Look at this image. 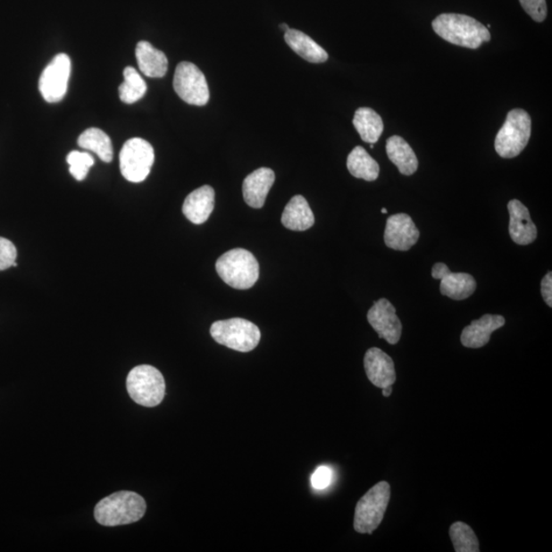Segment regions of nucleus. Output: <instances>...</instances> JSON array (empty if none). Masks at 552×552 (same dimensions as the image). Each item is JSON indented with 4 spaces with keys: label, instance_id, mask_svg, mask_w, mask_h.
Instances as JSON below:
<instances>
[{
    "label": "nucleus",
    "instance_id": "1",
    "mask_svg": "<svg viewBox=\"0 0 552 552\" xmlns=\"http://www.w3.org/2000/svg\"><path fill=\"white\" fill-rule=\"evenodd\" d=\"M431 26L439 37L458 46L477 49L491 39L489 30L483 24L459 13H442Z\"/></svg>",
    "mask_w": 552,
    "mask_h": 552
},
{
    "label": "nucleus",
    "instance_id": "2",
    "mask_svg": "<svg viewBox=\"0 0 552 552\" xmlns=\"http://www.w3.org/2000/svg\"><path fill=\"white\" fill-rule=\"evenodd\" d=\"M146 500L139 494L120 491L102 499L95 508V518L105 527L130 525L144 518Z\"/></svg>",
    "mask_w": 552,
    "mask_h": 552
},
{
    "label": "nucleus",
    "instance_id": "3",
    "mask_svg": "<svg viewBox=\"0 0 552 552\" xmlns=\"http://www.w3.org/2000/svg\"><path fill=\"white\" fill-rule=\"evenodd\" d=\"M216 271L226 285L247 289L259 279V263L254 255L244 249L226 252L216 262Z\"/></svg>",
    "mask_w": 552,
    "mask_h": 552
},
{
    "label": "nucleus",
    "instance_id": "4",
    "mask_svg": "<svg viewBox=\"0 0 552 552\" xmlns=\"http://www.w3.org/2000/svg\"><path fill=\"white\" fill-rule=\"evenodd\" d=\"M391 498V486L380 482L368 490L357 502L354 515V529L360 534H372L383 522L389 502Z\"/></svg>",
    "mask_w": 552,
    "mask_h": 552
},
{
    "label": "nucleus",
    "instance_id": "5",
    "mask_svg": "<svg viewBox=\"0 0 552 552\" xmlns=\"http://www.w3.org/2000/svg\"><path fill=\"white\" fill-rule=\"evenodd\" d=\"M532 131V121L526 111L514 109L495 138V150L501 158L513 159L525 150Z\"/></svg>",
    "mask_w": 552,
    "mask_h": 552
},
{
    "label": "nucleus",
    "instance_id": "6",
    "mask_svg": "<svg viewBox=\"0 0 552 552\" xmlns=\"http://www.w3.org/2000/svg\"><path fill=\"white\" fill-rule=\"evenodd\" d=\"M126 388L131 399L146 407L158 406L165 397L164 377L151 365L132 368L126 380Z\"/></svg>",
    "mask_w": 552,
    "mask_h": 552
},
{
    "label": "nucleus",
    "instance_id": "7",
    "mask_svg": "<svg viewBox=\"0 0 552 552\" xmlns=\"http://www.w3.org/2000/svg\"><path fill=\"white\" fill-rule=\"evenodd\" d=\"M210 334L218 344L244 353L256 348L261 339L257 325L243 318L216 322L211 325Z\"/></svg>",
    "mask_w": 552,
    "mask_h": 552
},
{
    "label": "nucleus",
    "instance_id": "8",
    "mask_svg": "<svg viewBox=\"0 0 552 552\" xmlns=\"http://www.w3.org/2000/svg\"><path fill=\"white\" fill-rule=\"evenodd\" d=\"M155 152L152 145L143 138H131L120 153V169L124 179L134 183L143 182L151 172Z\"/></svg>",
    "mask_w": 552,
    "mask_h": 552
},
{
    "label": "nucleus",
    "instance_id": "9",
    "mask_svg": "<svg viewBox=\"0 0 552 552\" xmlns=\"http://www.w3.org/2000/svg\"><path fill=\"white\" fill-rule=\"evenodd\" d=\"M173 88L183 102L193 105H207L210 91L206 77L193 63L182 62L177 66Z\"/></svg>",
    "mask_w": 552,
    "mask_h": 552
},
{
    "label": "nucleus",
    "instance_id": "10",
    "mask_svg": "<svg viewBox=\"0 0 552 552\" xmlns=\"http://www.w3.org/2000/svg\"><path fill=\"white\" fill-rule=\"evenodd\" d=\"M71 76V60L66 54L55 55L40 76L39 90L47 103H59L65 97Z\"/></svg>",
    "mask_w": 552,
    "mask_h": 552
},
{
    "label": "nucleus",
    "instance_id": "11",
    "mask_svg": "<svg viewBox=\"0 0 552 552\" xmlns=\"http://www.w3.org/2000/svg\"><path fill=\"white\" fill-rule=\"evenodd\" d=\"M367 321L379 337L389 344L396 345L400 341L402 323L390 301L380 299L374 303L368 311Z\"/></svg>",
    "mask_w": 552,
    "mask_h": 552
},
{
    "label": "nucleus",
    "instance_id": "12",
    "mask_svg": "<svg viewBox=\"0 0 552 552\" xmlns=\"http://www.w3.org/2000/svg\"><path fill=\"white\" fill-rule=\"evenodd\" d=\"M431 276L441 280V294L452 300L462 301L469 298L477 289V282L471 274L452 272L445 263H436L431 268Z\"/></svg>",
    "mask_w": 552,
    "mask_h": 552
},
{
    "label": "nucleus",
    "instance_id": "13",
    "mask_svg": "<svg viewBox=\"0 0 552 552\" xmlns=\"http://www.w3.org/2000/svg\"><path fill=\"white\" fill-rule=\"evenodd\" d=\"M419 238L420 231L409 215L399 213L388 218L384 239L390 249L408 251Z\"/></svg>",
    "mask_w": 552,
    "mask_h": 552
},
{
    "label": "nucleus",
    "instance_id": "14",
    "mask_svg": "<svg viewBox=\"0 0 552 552\" xmlns=\"http://www.w3.org/2000/svg\"><path fill=\"white\" fill-rule=\"evenodd\" d=\"M364 370L368 380L378 388L392 386L396 381L393 359L379 348L367 350L364 356Z\"/></svg>",
    "mask_w": 552,
    "mask_h": 552
},
{
    "label": "nucleus",
    "instance_id": "15",
    "mask_svg": "<svg viewBox=\"0 0 552 552\" xmlns=\"http://www.w3.org/2000/svg\"><path fill=\"white\" fill-rule=\"evenodd\" d=\"M509 212V235L515 244L527 246L537 238V228L530 216L528 208L519 200L507 205Z\"/></svg>",
    "mask_w": 552,
    "mask_h": 552
},
{
    "label": "nucleus",
    "instance_id": "16",
    "mask_svg": "<svg viewBox=\"0 0 552 552\" xmlns=\"http://www.w3.org/2000/svg\"><path fill=\"white\" fill-rule=\"evenodd\" d=\"M505 324L504 316L485 314L464 329L460 341L466 348H482L489 343L492 332L504 327Z\"/></svg>",
    "mask_w": 552,
    "mask_h": 552
},
{
    "label": "nucleus",
    "instance_id": "17",
    "mask_svg": "<svg viewBox=\"0 0 552 552\" xmlns=\"http://www.w3.org/2000/svg\"><path fill=\"white\" fill-rule=\"evenodd\" d=\"M274 180L273 170L269 168H259L247 175L243 182V196L246 203L254 209L263 207Z\"/></svg>",
    "mask_w": 552,
    "mask_h": 552
},
{
    "label": "nucleus",
    "instance_id": "18",
    "mask_svg": "<svg viewBox=\"0 0 552 552\" xmlns=\"http://www.w3.org/2000/svg\"><path fill=\"white\" fill-rule=\"evenodd\" d=\"M215 206L213 188L204 186L190 193L183 203L182 212L190 222L203 224L206 222Z\"/></svg>",
    "mask_w": 552,
    "mask_h": 552
},
{
    "label": "nucleus",
    "instance_id": "19",
    "mask_svg": "<svg viewBox=\"0 0 552 552\" xmlns=\"http://www.w3.org/2000/svg\"><path fill=\"white\" fill-rule=\"evenodd\" d=\"M315 218L313 210L303 196H295L289 202L281 216L285 228L294 231H304L313 228Z\"/></svg>",
    "mask_w": 552,
    "mask_h": 552
},
{
    "label": "nucleus",
    "instance_id": "20",
    "mask_svg": "<svg viewBox=\"0 0 552 552\" xmlns=\"http://www.w3.org/2000/svg\"><path fill=\"white\" fill-rule=\"evenodd\" d=\"M136 54L141 73L151 78H162L166 75L167 56L159 49L155 48L150 42H138Z\"/></svg>",
    "mask_w": 552,
    "mask_h": 552
},
{
    "label": "nucleus",
    "instance_id": "21",
    "mask_svg": "<svg viewBox=\"0 0 552 552\" xmlns=\"http://www.w3.org/2000/svg\"><path fill=\"white\" fill-rule=\"evenodd\" d=\"M389 159L397 166L403 175H413L419 168V160L405 138L393 136L387 140L386 146Z\"/></svg>",
    "mask_w": 552,
    "mask_h": 552
},
{
    "label": "nucleus",
    "instance_id": "22",
    "mask_svg": "<svg viewBox=\"0 0 552 552\" xmlns=\"http://www.w3.org/2000/svg\"><path fill=\"white\" fill-rule=\"evenodd\" d=\"M285 40L297 54L309 63H320L329 59L328 53L305 33L289 29L285 33Z\"/></svg>",
    "mask_w": 552,
    "mask_h": 552
},
{
    "label": "nucleus",
    "instance_id": "23",
    "mask_svg": "<svg viewBox=\"0 0 552 552\" xmlns=\"http://www.w3.org/2000/svg\"><path fill=\"white\" fill-rule=\"evenodd\" d=\"M353 125L361 139L371 145L376 144L384 131L383 119L370 108L358 109L354 115Z\"/></svg>",
    "mask_w": 552,
    "mask_h": 552
},
{
    "label": "nucleus",
    "instance_id": "24",
    "mask_svg": "<svg viewBox=\"0 0 552 552\" xmlns=\"http://www.w3.org/2000/svg\"><path fill=\"white\" fill-rule=\"evenodd\" d=\"M347 168L354 177L366 181L377 180L380 174L378 162L363 146H356L349 154Z\"/></svg>",
    "mask_w": 552,
    "mask_h": 552
},
{
    "label": "nucleus",
    "instance_id": "25",
    "mask_svg": "<svg viewBox=\"0 0 552 552\" xmlns=\"http://www.w3.org/2000/svg\"><path fill=\"white\" fill-rule=\"evenodd\" d=\"M78 145L84 150L94 152L98 158L105 163L113 160V146L108 134L98 129H89L85 130L79 138Z\"/></svg>",
    "mask_w": 552,
    "mask_h": 552
},
{
    "label": "nucleus",
    "instance_id": "26",
    "mask_svg": "<svg viewBox=\"0 0 552 552\" xmlns=\"http://www.w3.org/2000/svg\"><path fill=\"white\" fill-rule=\"evenodd\" d=\"M124 82L119 87V95L125 104H134L141 100L146 92V83L138 71L132 67L124 70Z\"/></svg>",
    "mask_w": 552,
    "mask_h": 552
},
{
    "label": "nucleus",
    "instance_id": "27",
    "mask_svg": "<svg viewBox=\"0 0 552 552\" xmlns=\"http://www.w3.org/2000/svg\"><path fill=\"white\" fill-rule=\"evenodd\" d=\"M449 535L456 552H479L480 543L473 530L465 523H452Z\"/></svg>",
    "mask_w": 552,
    "mask_h": 552
},
{
    "label": "nucleus",
    "instance_id": "28",
    "mask_svg": "<svg viewBox=\"0 0 552 552\" xmlns=\"http://www.w3.org/2000/svg\"><path fill=\"white\" fill-rule=\"evenodd\" d=\"M70 173L78 181H82L88 176L89 169L95 165V159L88 153L73 151L67 155Z\"/></svg>",
    "mask_w": 552,
    "mask_h": 552
},
{
    "label": "nucleus",
    "instance_id": "29",
    "mask_svg": "<svg viewBox=\"0 0 552 552\" xmlns=\"http://www.w3.org/2000/svg\"><path fill=\"white\" fill-rule=\"evenodd\" d=\"M522 8L535 22L542 23L548 16L547 0H520Z\"/></svg>",
    "mask_w": 552,
    "mask_h": 552
},
{
    "label": "nucleus",
    "instance_id": "30",
    "mask_svg": "<svg viewBox=\"0 0 552 552\" xmlns=\"http://www.w3.org/2000/svg\"><path fill=\"white\" fill-rule=\"evenodd\" d=\"M17 249L11 240L0 238V272L5 271L15 263Z\"/></svg>",
    "mask_w": 552,
    "mask_h": 552
},
{
    "label": "nucleus",
    "instance_id": "31",
    "mask_svg": "<svg viewBox=\"0 0 552 552\" xmlns=\"http://www.w3.org/2000/svg\"><path fill=\"white\" fill-rule=\"evenodd\" d=\"M332 471L329 468V466H320L314 473L313 477H311V484L316 490H323L325 488H328L332 481Z\"/></svg>",
    "mask_w": 552,
    "mask_h": 552
},
{
    "label": "nucleus",
    "instance_id": "32",
    "mask_svg": "<svg viewBox=\"0 0 552 552\" xmlns=\"http://www.w3.org/2000/svg\"><path fill=\"white\" fill-rule=\"evenodd\" d=\"M541 294L545 303L552 307V273L549 272L541 281Z\"/></svg>",
    "mask_w": 552,
    "mask_h": 552
},
{
    "label": "nucleus",
    "instance_id": "33",
    "mask_svg": "<svg viewBox=\"0 0 552 552\" xmlns=\"http://www.w3.org/2000/svg\"><path fill=\"white\" fill-rule=\"evenodd\" d=\"M393 392L392 386H389L383 389V396L384 397H390Z\"/></svg>",
    "mask_w": 552,
    "mask_h": 552
},
{
    "label": "nucleus",
    "instance_id": "34",
    "mask_svg": "<svg viewBox=\"0 0 552 552\" xmlns=\"http://www.w3.org/2000/svg\"><path fill=\"white\" fill-rule=\"evenodd\" d=\"M280 27L281 28L282 31H285V33L289 29L287 24H280Z\"/></svg>",
    "mask_w": 552,
    "mask_h": 552
},
{
    "label": "nucleus",
    "instance_id": "35",
    "mask_svg": "<svg viewBox=\"0 0 552 552\" xmlns=\"http://www.w3.org/2000/svg\"><path fill=\"white\" fill-rule=\"evenodd\" d=\"M387 212H388V211H387V209H386V208L381 209V213H383V214H387Z\"/></svg>",
    "mask_w": 552,
    "mask_h": 552
}]
</instances>
